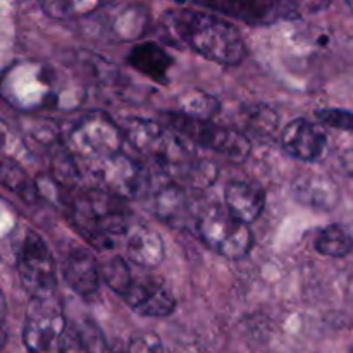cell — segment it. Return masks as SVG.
<instances>
[{
    "label": "cell",
    "mask_w": 353,
    "mask_h": 353,
    "mask_svg": "<svg viewBox=\"0 0 353 353\" xmlns=\"http://www.w3.org/2000/svg\"><path fill=\"white\" fill-rule=\"evenodd\" d=\"M124 140L169 176L190 179L195 161L179 134L155 121L130 117L123 124Z\"/></svg>",
    "instance_id": "obj_2"
},
{
    "label": "cell",
    "mask_w": 353,
    "mask_h": 353,
    "mask_svg": "<svg viewBox=\"0 0 353 353\" xmlns=\"http://www.w3.org/2000/svg\"><path fill=\"white\" fill-rule=\"evenodd\" d=\"M128 353H165L161 338L155 333H141L131 338L126 348Z\"/></svg>",
    "instance_id": "obj_23"
},
{
    "label": "cell",
    "mask_w": 353,
    "mask_h": 353,
    "mask_svg": "<svg viewBox=\"0 0 353 353\" xmlns=\"http://www.w3.org/2000/svg\"><path fill=\"white\" fill-rule=\"evenodd\" d=\"M62 276L76 295L83 299H92L99 293L102 268L88 250L76 248L64 259Z\"/></svg>",
    "instance_id": "obj_12"
},
{
    "label": "cell",
    "mask_w": 353,
    "mask_h": 353,
    "mask_svg": "<svg viewBox=\"0 0 353 353\" xmlns=\"http://www.w3.org/2000/svg\"><path fill=\"white\" fill-rule=\"evenodd\" d=\"M154 210L162 221L171 224H186L192 212V202L185 190L178 185H169L159 190L154 199Z\"/></svg>",
    "instance_id": "obj_16"
},
{
    "label": "cell",
    "mask_w": 353,
    "mask_h": 353,
    "mask_svg": "<svg viewBox=\"0 0 353 353\" xmlns=\"http://www.w3.org/2000/svg\"><path fill=\"white\" fill-rule=\"evenodd\" d=\"M123 140V128L102 112L88 114L69 131V147L90 162L121 152Z\"/></svg>",
    "instance_id": "obj_8"
},
{
    "label": "cell",
    "mask_w": 353,
    "mask_h": 353,
    "mask_svg": "<svg viewBox=\"0 0 353 353\" xmlns=\"http://www.w3.org/2000/svg\"><path fill=\"white\" fill-rule=\"evenodd\" d=\"M2 185L7 186L10 192L17 193L26 202H34L38 196V188L26 172L19 165L12 164L10 161H3L2 164Z\"/></svg>",
    "instance_id": "obj_20"
},
{
    "label": "cell",
    "mask_w": 353,
    "mask_h": 353,
    "mask_svg": "<svg viewBox=\"0 0 353 353\" xmlns=\"http://www.w3.org/2000/svg\"><path fill=\"white\" fill-rule=\"evenodd\" d=\"M172 33L193 52L224 65H236L247 55L238 28L214 14L193 9H172L164 16Z\"/></svg>",
    "instance_id": "obj_1"
},
{
    "label": "cell",
    "mask_w": 353,
    "mask_h": 353,
    "mask_svg": "<svg viewBox=\"0 0 353 353\" xmlns=\"http://www.w3.org/2000/svg\"><path fill=\"white\" fill-rule=\"evenodd\" d=\"M114 0H40L45 14L54 19H72L93 14Z\"/></svg>",
    "instance_id": "obj_18"
},
{
    "label": "cell",
    "mask_w": 353,
    "mask_h": 353,
    "mask_svg": "<svg viewBox=\"0 0 353 353\" xmlns=\"http://www.w3.org/2000/svg\"><path fill=\"white\" fill-rule=\"evenodd\" d=\"M102 279L116 295L121 296L133 279V274L123 257H114L102 265Z\"/></svg>",
    "instance_id": "obj_21"
},
{
    "label": "cell",
    "mask_w": 353,
    "mask_h": 353,
    "mask_svg": "<svg viewBox=\"0 0 353 353\" xmlns=\"http://www.w3.org/2000/svg\"><path fill=\"white\" fill-rule=\"evenodd\" d=\"M314 183H312V179H302V188H296V193H299V196L300 199H303V196L305 195H309V193H314V195H316V188H314ZM319 190V192H317V199L316 196H314V203H327V205H330V190H324V186L323 188H317Z\"/></svg>",
    "instance_id": "obj_24"
},
{
    "label": "cell",
    "mask_w": 353,
    "mask_h": 353,
    "mask_svg": "<svg viewBox=\"0 0 353 353\" xmlns=\"http://www.w3.org/2000/svg\"><path fill=\"white\" fill-rule=\"evenodd\" d=\"M316 117L319 123L326 124V126L353 133V112H350V110L331 109V107H327V109L316 110Z\"/></svg>",
    "instance_id": "obj_22"
},
{
    "label": "cell",
    "mask_w": 353,
    "mask_h": 353,
    "mask_svg": "<svg viewBox=\"0 0 353 353\" xmlns=\"http://www.w3.org/2000/svg\"><path fill=\"white\" fill-rule=\"evenodd\" d=\"M109 353H123V352H119V350H109ZM128 353V352H126Z\"/></svg>",
    "instance_id": "obj_26"
},
{
    "label": "cell",
    "mask_w": 353,
    "mask_h": 353,
    "mask_svg": "<svg viewBox=\"0 0 353 353\" xmlns=\"http://www.w3.org/2000/svg\"><path fill=\"white\" fill-rule=\"evenodd\" d=\"M62 307L50 299H33L24 321L23 341L28 353H64L68 334Z\"/></svg>",
    "instance_id": "obj_6"
},
{
    "label": "cell",
    "mask_w": 353,
    "mask_h": 353,
    "mask_svg": "<svg viewBox=\"0 0 353 353\" xmlns=\"http://www.w3.org/2000/svg\"><path fill=\"white\" fill-rule=\"evenodd\" d=\"M121 299L145 317H168L176 309V299L164 279L152 274L133 276Z\"/></svg>",
    "instance_id": "obj_10"
},
{
    "label": "cell",
    "mask_w": 353,
    "mask_h": 353,
    "mask_svg": "<svg viewBox=\"0 0 353 353\" xmlns=\"http://www.w3.org/2000/svg\"><path fill=\"white\" fill-rule=\"evenodd\" d=\"M347 3H348V7H350L352 12H353V0H347Z\"/></svg>",
    "instance_id": "obj_25"
},
{
    "label": "cell",
    "mask_w": 353,
    "mask_h": 353,
    "mask_svg": "<svg viewBox=\"0 0 353 353\" xmlns=\"http://www.w3.org/2000/svg\"><path fill=\"white\" fill-rule=\"evenodd\" d=\"M164 119L165 124L183 138L193 141L199 147L217 152L231 161L243 162L250 155V141L240 131L185 112H168Z\"/></svg>",
    "instance_id": "obj_3"
},
{
    "label": "cell",
    "mask_w": 353,
    "mask_h": 353,
    "mask_svg": "<svg viewBox=\"0 0 353 353\" xmlns=\"http://www.w3.org/2000/svg\"><path fill=\"white\" fill-rule=\"evenodd\" d=\"M195 230L205 247L230 261L245 259L254 247V234L248 224L234 217L228 209H207L196 217Z\"/></svg>",
    "instance_id": "obj_5"
},
{
    "label": "cell",
    "mask_w": 353,
    "mask_h": 353,
    "mask_svg": "<svg viewBox=\"0 0 353 353\" xmlns=\"http://www.w3.org/2000/svg\"><path fill=\"white\" fill-rule=\"evenodd\" d=\"M281 143L292 157L303 162H316L326 152L327 137L319 124L299 117L283 130Z\"/></svg>",
    "instance_id": "obj_11"
},
{
    "label": "cell",
    "mask_w": 353,
    "mask_h": 353,
    "mask_svg": "<svg viewBox=\"0 0 353 353\" xmlns=\"http://www.w3.org/2000/svg\"><path fill=\"white\" fill-rule=\"evenodd\" d=\"M21 285L33 299L54 296L57 278L52 252L43 238L33 230H24L12 245Z\"/></svg>",
    "instance_id": "obj_4"
},
{
    "label": "cell",
    "mask_w": 353,
    "mask_h": 353,
    "mask_svg": "<svg viewBox=\"0 0 353 353\" xmlns=\"http://www.w3.org/2000/svg\"><path fill=\"white\" fill-rule=\"evenodd\" d=\"M226 209L243 223L259 219L265 205V190L248 181H231L224 190Z\"/></svg>",
    "instance_id": "obj_14"
},
{
    "label": "cell",
    "mask_w": 353,
    "mask_h": 353,
    "mask_svg": "<svg viewBox=\"0 0 353 353\" xmlns=\"http://www.w3.org/2000/svg\"><path fill=\"white\" fill-rule=\"evenodd\" d=\"M92 176L100 188L117 199L137 196L147 185L145 169L121 152L92 161Z\"/></svg>",
    "instance_id": "obj_9"
},
{
    "label": "cell",
    "mask_w": 353,
    "mask_h": 353,
    "mask_svg": "<svg viewBox=\"0 0 353 353\" xmlns=\"http://www.w3.org/2000/svg\"><path fill=\"white\" fill-rule=\"evenodd\" d=\"M124 250L131 262L145 269L157 268L165 257V247L161 234L143 224L131 226L128 230L124 234Z\"/></svg>",
    "instance_id": "obj_13"
},
{
    "label": "cell",
    "mask_w": 353,
    "mask_h": 353,
    "mask_svg": "<svg viewBox=\"0 0 353 353\" xmlns=\"http://www.w3.org/2000/svg\"><path fill=\"white\" fill-rule=\"evenodd\" d=\"M99 327H71L68 330L64 341V353H109Z\"/></svg>",
    "instance_id": "obj_19"
},
{
    "label": "cell",
    "mask_w": 353,
    "mask_h": 353,
    "mask_svg": "<svg viewBox=\"0 0 353 353\" xmlns=\"http://www.w3.org/2000/svg\"><path fill=\"white\" fill-rule=\"evenodd\" d=\"M128 62L131 64V68L152 78L154 81L165 83L169 69L172 65V57L157 43L145 41V43L133 47V50L128 55Z\"/></svg>",
    "instance_id": "obj_15"
},
{
    "label": "cell",
    "mask_w": 353,
    "mask_h": 353,
    "mask_svg": "<svg viewBox=\"0 0 353 353\" xmlns=\"http://www.w3.org/2000/svg\"><path fill=\"white\" fill-rule=\"evenodd\" d=\"M316 250L324 257L341 259L353 252V236L341 224H330L323 228L316 238Z\"/></svg>",
    "instance_id": "obj_17"
},
{
    "label": "cell",
    "mask_w": 353,
    "mask_h": 353,
    "mask_svg": "<svg viewBox=\"0 0 353 353\" xmlns=\"http://www.w3.org/2000/svg\"><path fill=\"white\" fill-rule=\"evenodd\" d=\"M224 14L250 21L269 23L283 17H299L327 7L330 0H193Z\"/></svg>",
    "instance_id": "obj_7"
}]
</instances>
